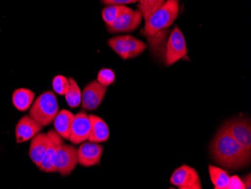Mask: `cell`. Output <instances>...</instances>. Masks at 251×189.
<instances>
[{"mask_svg":"<svg viewBox=\"0 0 251 189\" xmlns=\"http://www.w3.org/2000/svg\"><path fill=\"white\" fill-rule=\"evenodd\" d=\"M178 0H166L163 5L156 9L150 18L145 20V27L142 34L146 37L156 54L163 52L165 57L166 29L173 25L179 13Z\"/></svg>","mask_w":251,"mask_h":189,"instance_id":"1","label":"cell"},{"mask_svg":"<svg viewBox=\"0 0 251 189\" xmlns=\"http://www.w3.org/2000/svg\"><path fill=\"white\" fill-rule=\"evenodd\" d=\"M211 148L214 160L226 168L237 170L251 163V153L224 128H221L216 135Z\"/></svg>","mask_w":251,"mask_h":189,"instance_id":"2","label":"cell"},{"mask_svg":"<svg viewBox=\"0 0 251 189\" xmlns=\"http://www.w3.org/2000/svg\"><path fill=\"white\" fill-rule=\"evenodd\" d=\"M59 112L58 102L53 91H47L32 103L29 115L41 126L50 125Z\"/></svg>","mask_w":251,"mask_h":189,"instance_id":"3","label":"cell"},{"mask_svg":"<svg viewBox=\"0 0 251 189\" xmlns=\"http://www.w3.org/2000/svg\"><path fill=\"white\" fill-rule=\"evenodd\" d=\"M77 164V149L70 144L60 143L52 159L54 173H59L63 176H70Z\"/></svg>","mask_w":251,"mask_h":189,"instance_id":"4","label":"cell"},{"mask_svg":"<svg viewBox=\"0 0 251 189\" xmlns=\"http://www.w3.org/2000/svg\"><path fill=\"white\" fill-rule=\"evenodd\" d=\"M108 46L123 60L135 58L145 52L147 46L142 41L131 36H119L108 40Z\"/></svg>","mask_w":251,"mask_h":189,"instance_id":"5","label":"cell"},{"mask_svg":"<svg viewBox=\"0 0 251 189\" xmlns=\"http://www.w3.org/2000/svg\"><path fill=\"white\" fill-rule=\"evenodd\" d=\"M187 54V43L183 32L176 27L171 32L165 50L164 60L167 66H172Z\"/></svg>","mask_w":251,"mask_h":189,"instance_id":"6","label":"cell"},{"mask_svg":"<svg viewBox=\"0 0 251 189\" xmlns=\"http://www.w3.org/2000/svg\"><path fill=\"white\" fill-rule=\"evenodd\" d=\"M222 128L251 153V125L248 118H234L224 124Z\"/></svg>","mask_w":251,"mask_h":189,"instance_id":"7","label":"cell"},{"mask_svg":"<svg viewBox=\"0 0 251 189\" xmlns=\"http://www.w3.org/2000/svg\"><path fill=\"white\" fill-rule=\"evenodd\" d=\"M170 183L180 189H201L198 172L188 165L176 169L171 176Z\"/></svg>","mask_w":251,"mask_h":189,"instance_id":"8","label":"cell"},{"mask_svg":"<svg viewBox=\"0 0 251 189\" xmlns=\"http://www.w3.org/2000/svg\"><path fill=\"white\" fill-rule=\"evenodd\" d=\"M107 88L97 80L89 83L81 92L82 109L94 111L98 108L104 100Z\"/></svg>","mask_w":251,"mask_h":189,"instance_id":"9","label":"cell"},{"mask_svg":"<svg viewBox=\"0 0 251 189\" xmlns=\"http://www.w3.org/2000/svg\"><path fill=\"white\" fill-rule=\"evenodd\" d=\"M142 17L140 11H133L126 12L118 17L111 25L107 26V29L110 33H121L129 32L135 30L142 23Z\"/></svg>","mask_w":251,"mask_h":189,"instance_id":"10","label":"cell"},{"mask_svg":"<svg viewBox=\"0 0 251 189\" xmlns=\"http://www.w3.org/2000/svg\"><path fill=\"white\" fill-rule=\"evenodd\" d=\"M90 128L91 123L89 115L84 111L78 112L74 115L69 140L75 145H79L85 142L89 139Z\"/></svg>","mask_w":251,"mask_h":189,"instance_id":"11","label":"cell"},{"mask_svg":"<svg viewBox=\"0 0 251 189\" xmlns=\"http://www.w3.org/2000/svg\"><path fill=\"white\" fill-rule=\"evenodd\" d=\"M103 154V147L97 142H82L77 149L78 163L81 166H90L99 165Z\"/></svg>","mask_w":251,"mask_h":189,"instance_id":"12","label":"cell"},{"mask_svg":"<svg viewBox=\"0 0 251 189\" xmlns=\"http://www.w3.org/2000/svg\"><path fill=\"white\" fill-rule=\"evenodd\" d=\"M43 129L37 121L29 115H25L18 121L15 128L17 143H23L33 138Z\"/></svg>","mask_w":251,"mask_h":189,"instance_id":"13","label":"cell"},{"mask_svg":"<svg viewBox=\"0 0 251 189\" xmlns=\"http://www.w3.org/2000/svg\"><path fill=\"white\" fill-rule=\"evenodd\" d=\"M49 146V136L46 133H39L31 139L29 155L32 163L39 167Z\"/></svg>","mask_w":251,"mask_h":189,"instance_id":"14","label":"cell"},{"mask_svg":"<svg viewBox=\"0 0 251 189\" xmlns=\"http://www.w3.org/2000/svg\"><path fill=\"white\" fill-rule=\"evenodd\" d=\"M48 135L49 136V146L39 168L41 171L45 173H54L53 166H52V159L56 152V148L58 147L60 143L63 142L64 139L56 133L55 130H50Z\"/></svg>","mask_w":251,"mask_h":189,"instance_id":"15","label":"cell"},{"mask_svg":"<svg viewBox=\"0 0 251 189\" xmlns=\"http://www.w3.org/2000/svg\"><path fill=\"white\" fill-rule=\"evenodd\" d=\"M89 118L91 123L89 141L97 143L108 141L109 139L110 131L105 121L95 115H89Z\"/></svg>","mask_w":251,"mask_h":189,"instance_id":"16","label":"cell"},{"mask_svg":"<svg viewBox=\"0 0 251 189\" xmlns=\"http://www.w3.org/2000/svg\"><path fill=\"white\" fill-rule=\"evenodd\" d=\"M74 115L70 111L63 109L59 111L53 120L54 130L64 140H69Z\"/></svg>","mask_w":251,"mask_h":189,"instance_id":"17","label":"cell"},{"mask_svg":"<svg viewBox=\"0 0 251 189\" xmlns=\"http://www.w3.org/2000/svg\"><path fill=\"white\" fill-rule=\"evenodd\" d=\"M35 99L33 91L27 88H18L12 94L14 107L21 112H26L30 108Z\"/></svg>","mask_w":251,"mask_h":189,"instance_id":"18","label":"cell"},{"mask_svg":"<svg viewBox=\"0 0 251 189\" xmlns=\"http://www.w3.org/2000/svg\"><path fill=\"white\" fill-rule=\"evenodd\" d=\"M208 172L214 189H226L230 176L225 170L210 164L208 166Z\"/></svg>","mask_w":251,"mask_h":189,"instance_id":"19","label":"cell"},{"mask_svg":"<svg viewBox=\"0 0 251 189\" xmlns=\"http://www.w3.org/2000/svg\"><path fill=\"white\" fill-rule=\"evenodd\" d=\"M132 8L126 5H111L105 7L101 12V17L105 21L107 26H109L111 24L123 14L126 12H130Z\"/></svg>","mask_w":251,"mask_h":189,"instance_id":"20","label":"cell"},{"mask_svg":"<svg viewBox=\"0 0 251 189\" xmlns=\"http://www.w3.org/2000/svg\"><path fill=\"white\" fill-rule=\"evenodd\" d=\"M70 87L65 94L66 101L70 108H75L81 104V91L75 80L70 78Z\"/></svg>","mask_w":251,"mask_h":189,"instance_id":"21","label":"cell"},{"mask_svg":"<svg viewBox=\"0 0 251 189\" xmlns=\"http://www.w3.org/2000/svg\"><path fill=\"white\" fill-rule=\"evenodd\" d=\"M166 0H139V11L145 20L150 18L156 9L164 4Z\"/></svg>","mask_w":251,"mask_h":189,"instance_id":"22","label":"cell"},{"mask_svg":"<svg viewBox=\"0 0 251 189\" xmlns=\"http://www.w3.org/2000/svg\"><path fill=\"white\" fill-rule=\"evenodd\" d=\"M52 87L55 93L59 95L65 96L70 87V80L65 76L58 75L53 78L52 81Z\"/></svg>","mask_w":251,"mask_h":189,"instance_id":"23","label":"cell"},{"mask_svg":"<svg viewBox=\"0 0 251 189\" xmlns=\"http://www.w3.org/2000/svg\"><path fill=\"white\" fill-rule=\"evenodd\" d=\"M97 81L102 85L108 87V86L115 82V72L108 68L101 69L99 72L98 76H97Z\"/></svg>","mask_w":251,"mask_h":189,"instance_id":"24","label":"cell"},{"mask_svg":"<svg viewBox=\"0 0 251 189\" xmlns=\"http://www.w3.org/2000/svg\"><path fill=\"white\" fill-rule=\"evenodd\" d=\"M226 189H245V186L240 178L235 175L229 177Z\"/></svg>","mask_w":251,"mask_h":189,"instance_id":"25","label":"cell"},{"mask_svg":"<svg viewBox=\"0 0 251 189\" xmlns=\"http://www.w3.org/2000/svg\"><path fill=\"white\" fill-rule=\"evenodd\" d=\"M101 1L102 3L107 5H124L126 4L135 3V2H139V0H101Z\"/></svg>","mask_w":251,"mask_h":189,"instance_id":"26","label":"cell"},{"mask_svg":"<svg viewBox=\"0 0 251 189\" xmlns=\"http://www.w3.org/2000/svg\"><path fill=\"white\" fill-rule=\"evenodd\" d=\"M244 185L245 186V189H251V173L245 176L242 180Z\"/></svg>","mask_w":251,"mask_h":189,"instance_id":"27","label":"cell"}]
</instances>
